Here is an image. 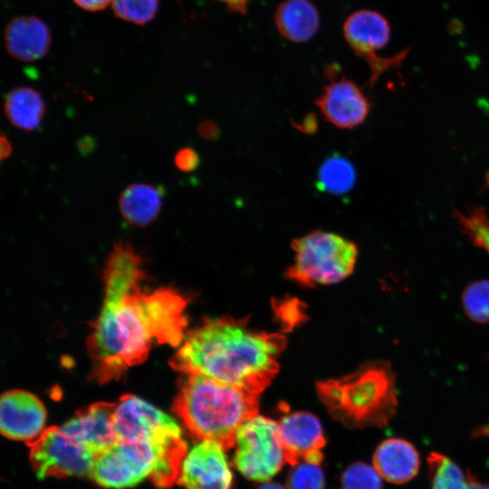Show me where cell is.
<instances>
[{"mask_svg":"<svg viewBox=\"0 0 489 489\" xmlns=\"http://www.w3.org/2000/svg\"><path fill=\"white\" fill-rule=\"evenodd\" d=\"M143 263L129 244L118 243L108 258L101 312L87 339L91 376L100 384L118 380L144 362L154 343L178 346L187 326V299L170 287L143 284Z\"/></svg>","mask_w":489,"mask_h":489,"instance_id":"6da1fadb","label":"cell"},{"mask_svg":"<svg viewBox=\"0 0 489 489\" xmlns=\"http://www.w3.org/2000/svg\"><path fill=\"white\" fill-rule=\"evenodd\" d=\"M285 345L282 334L259 331L245 321L225 316L191 331L169 364L184 374H203L260 395L278 372Z\"/></svg>","mask_w":489,"mask_h":489,"instance_id":"7a4b0ae2","label":"cell"},{"mask_svg":"<svg viewBox=\"0 0 489 489\" xmlns=\"http://www.w3.org/2000/svg\"><path fill=\"white\" fill-rule=\"evenodd\" d=\"M185 375L173 402L174 413L194 437L231 448L238 429L257 415L259 395L203 374Z\"/></svg>","mask_w":489,"mask_h":489,"instance_id":"3957f363","label":"cell"},{"mask_svg":"<svg viewBox=\"0 0 489 489\" xmlns=\"http://www.w3.org/2000/svg\"><path fill=\"white\" fill-rule=\"evenodd\" d=\"M317 392L332 417L350 427H385L397 411L396 377L385 360L369 361L342 378L320 381Z\"/></svg>","mask_w":489,"mask_h":489,"instance_id":"277c9868","label":"cell"},{"mask_svg":"<svg viewBox=\"0 0 489 489\" xmlns=\"http://www.w3.org/2000/svg\"><path fill=\"white\" fill-rule=\"evenodd\" d=\"M187 453L186 441L155 445L120 440L96 458L91 478L110 489L133 487L146 478L158 487H171Z\"/></svg>","mask_w":489,"mask_h":489,"instance_id":"5b68a950","label":"cell"},{"mask_svg":"<svg viewBox=\"0 0 489 489\" xmlns=\"http://www.w3.org/2000/svg\"><path fill=\"white\" fill-rule=\"evenodd\" d=\"M292 246L294 259L287 276L305 286L342 281L352 273L358 258L353 242L330 232L312 231Z\"/></svg>","mask_w":489,"mask_h":489,"instance_id":"8992f818","label":"cell"},{"mask_svg":"<svg viewBox=\"0 0 489 489\" xmlns=\"http://www.w3.org/2000/svg\"><path fill=\"white\" fill-rule=\"evenodd\" d=\"M234 463L246 478L265 482L283 465L285 455L279 426L270 418L254 416L237 431Z\"/></svg>","mask_w":489,"mask_h":489,"instance_id":"52a82bcc","label":"cell"},{"mask_svg":"<svg viewBox=\"0 0 489 489\" xmlns=\"http://www.w3.org/2000/svg\"><path fill=\"white\" fill-rule=\"evenodd\" d=\"M30 447V463L39 479L89 476L98 455L61 427H49Z\"/></svg>","mask_w":489,"mask_h":489,"instance_id":"ba28073f","label":"cell"},{"mask_svg":"<svg viewBox=\"0 0 489 489\" xmlns=\"http://www.w3.org/2000/svg\"><path fill=\"white\" fill-rule=\"evenodd\" d=\"M114 424L120 440L155 445L185 440L180 427L170 416L132 394L120 398Z\"/></svg>","mask_w":489,"mask_h":489,"instance_id":"9c48e42d","label":"cell"},{"mask_svg":"<svg viewBox=\"0 0 489 489\" xmlns=\"http://www.w3.org/2000/svg\"><path fill=\"white\" fill-rule=\"evenodd\" d=\"M343 32L354 53L369 63L370 86L381 73L398 67L407 55L406 50L393 57L383 58L377 55V52L388 43L390 28L387 20L375 11L360 10L353 13L346 20Z\"/></svg>","mask_w":489,"mask_h":489,"instance_id":"30bf717a","label":"cell"},{"mask_svg":"<svg viewBox=\"0 0 489 489\" xmlns=\"http://www.w3.org/2000/svg\"><path fill=\"white\" fill-rule=\"evenodd\" d=\"M46 410L34 394L21 389L5 392L0 400V430L4 436L27 445L44 431Z\"/></svg>","mask_w":489,"mask_h":489,"instance_id":"8fae6325","label":"cell"},{"mask_svg":"<svg viewBox=\"0 0 489 489\" xmlns=\"http://www.w3.org/2000/svg\"><path fill=\"white\" fill-rule=\"evenodd\" d=\"M177 483L185 489H230L232 473L224 448L203 440L186 455Z\"/></svg>","mask_w":489,"mask_h":489,"instance_id":"7c38bea8","label":"cell"},{"mask_svg":"<svg viewBox=\"0 0 489 489\" xmlns=\"http://www.w3.org/2000/svg\"><path fill=\"white\" fill-rule=\"evenodd\" d=\"M322 116L340 129L361 125L369 114L371 104L360 88L345 77L331 78L315 101Z\"/></svg>","mask_w":489,"mask_h":489,"instance_id":"4fadbf2b","label":"cell"},{"mask_svg":"<svg viewBox=\"0 0 489 489\" xmlns=\"http://www.w3.org/2000/svg\"><path fill=\"white\" fill-rule=\"evenodd\" d=\"M279 434L285 460L292 465L301 461L319 465L325 445L322 427L318 418L308 412H293L280 422Z\"/></svg>","mask_w":489,"mask_h":489,"instance_id":"5bb4252c","label":"cell"},{"mask_svg":"<svg viewBox=\"0 0 489 489\" xmlns=\"http://www.w3.org/2000/svg\"><path fill=\"white\" fill-rule=\"evenodd\" d=\"M116 406L117 403H93L78 411L61 427L99 456L120 441L114 424Z\"/></svg>","mask_w":489,"mask_h":489,"instance_id":"9a60e30c","label":"cell"},{"mask_svg":"<svg viewBox=\"0 0 489 489\" xmlns=\"http://www.w3.org/2000/svg\"><path fill=\"white\" fill-rule=\"evenodd\" d=\"M51 33L46 24L35 16H20L11 20L5 31L8 53L22 62H34L48 53Z\"/></svg>","mask_w":489,"mask_h":489,"instance_id":"2e32d148","label":"cell"},{"mask_svg":"<svg viewBox=\"0 0 489 489\" xmlns=\"http://www.w3.org/2000/svg\"><path fill=\"white\" fill-rule=\"evenodd\" d=\"M420 459L416 447L402 438H388L377 447L373 465L379 475L393 484H405L419 469Z\"/></svg>","mask_w":489,"mask_h":489,"instance_id":"e0dca14e","label":"cell"},{"mask_svg":"<svg viewBox=\"0 0 489 489\" xmlns=\"http://www.w3.org/2000/svg\"><path fill=\"white\" fill-rule=\"evenodd\" d=\"M163 191L159 187L135 183L126 187L119 197L123 218L133 225L146 226L158 216L162 208Z\"/></svg>","mask_w":489,"mask_h":489,"instance_id":"ac0fdd59","label":"cell"},{"mask_svg":"<svg viewBox=\"0 0 489 489\" xmlns=\"http://www.w3.org/2000/svg\"><path fill=\"white\" fill-rule=\"evenodd\" d=\"M275 24L286 39L301 43L311 39L320 24L315 6L308 0H286L277 8Z\"/></svg>","mask_w":489,"mask_h":489,"instance_id":"d6986e66","label":"cell"},{"mask_svg":"<svg viewBox=\"0 0 489 489\" xmlns=\"http://www.w3.org/2000/svg\"><path fill=\"white\" fill-rule=\"evenodd\" d=\"M4 111L14 127L24 131H33L42 123L45 114V102L35 89L20 86L6 94Z\"/></svg>","mask_w":489,"mask_h":489,"instance_id":"ffe728a7","label":"cell"},{"mask_svg":"<svg viewBox=\"0 0 489 489\" xmlns=\"http://www.w3.org/2000/svg\"><path fill=\"white\" fill-rule=\"evenodd\" d=\"M356 182V170L350 160L340 154L328 157L318 169L316 187L325 193L343 195Z\"/></svg>","mask_w":489,"mask_h":489,"instance_id":"44dd1931","label":"cell"},{"mask_svg":"<svg viewBox=\"0 0 489 489\" xmlns=\"http://www.w3.org/2000/svg\"><path fill=\"white\" fill-rule=\"evenodd\" d=\"M427 464L432 489H467V477L446 455L431 452L427 456Z\"/></svg>","mask_w":489,"mask_h":489,"instance_id":"7402d4cb","label":"cell"},{"mask_svg":"<svg viewBox=\"0 0 489 489\" xmlns=\"http://www.w3.org/2000/svg\"><path fill=\"white\" fill-rule=\"evenodd\" d=\"M453 216L463 234L489 256V215L483 206H473L462 212L455 209Z\"/></svg>","mask_w":489,"mask_h":489,"instance_id":"603a6c76","label":"cell"},{"mask_svg":"<svg viewBox=\"0 0 489 489\" xmlns=\"http://www.w3.org/2000/svg\"><path fill=\"white\" fill-rule=\"evenodd\" d=\"M461 303L469 320L480 324L489 323V280L469 283L462 292Z\"/></svg>","mask_w":489,"mask_h":489,"instance_id":"cb8c5ba5","label":"cell"},{"mask_svg":"<svg viewBox=\"0 0 489 489\" xmlns=\"http://www.w3.org/2000/svg\"><path fill=\"white\" fill-rule=\"evenodd\" d=\"M112 10L122 20L145 24L155 16L158 0H113Z\"/></svg>","mask_w":489,"mask_h":489,"instance_id":"d4e9b609","label":"cell"},{"mask_svg":"<svg viewBox=\"0 0 489 489\" xmlns=\"http://www.w3.org/2000/svg\"><path fill=\"white\" fill-rule=\"evenodd\" d=\"M381 476L375 468L364 463H355L343 473V489H381Z\"/></svg>","mask_w":489,"mask_h":489,"instance_id":"484cf974","label":"cell"},{"mask_svg":"<svg viewBox=\"0 0 489 489\" xmlns=\"http://www.w3.org/2000/svg\"><path fill=\"white\" fill-rule=\"evenodd\" d=\"M324 476L318 465L303 463L289 477L290 489H323Z\"/></svg>","mask_w":489,"mask_h":489,"instance_id":"4316f807","label":"cell"},{"mask_svg":"<svg viewBox=\"0 0 489 489\" xmlns=\"http://www.w3.org/2000/svg\"><path fill=\"white\" fill-rule=\"evenodd\" d=\"M200 162L197 152L192 148H182L174 157L175 166L182 172H191L197 169Z\"/></svg>","mask_w":489,"mask_h":489,"instance_id":"83f0119b","label":"cell"},{"mask_svg":"<svg viewBox=\"0 0 489 489\" xmlns=\"http://www.w3.org/2000/svg\"><path fill=\"white\" fill-rule=\"evenodd\" d=\"M113 0H73L81 8L87 11H99L104 9Z\"/></svg>","mask_w":489,"mask_h":489,"instance_id":"f1b7e54d","label":"cell"},{"mask_svg":"<svg viewBox=\"0 0 489 489\" xmlns=\"http://www.w3.org/2000/svg\"><path fill=\"white\" fill-rule=\"evenodd\" d=\"M225 4L232 11L244 14L250 0H218Z\"/></svg>","mask_w":489,"mask_h":489,"instance_id":"f546056e","label":"cell"},{"mask_svg":"<svg viewBox=\"0 0 489 489\" xmlns=\"http://www.w3.org/2000/svg\"><path fill=\"white\" fill-rule=\"evenodd\" d=\"M198 132L203 138L212 139L216 135L217 130L216 127L213 123L205 121L199 125Z\"/></svg>","mask_w":489,"mask_h":489,"instance_id":"4dcf8cb0","label":"cell"},{"mask_svg":"<svg viewBox=\"0 0 489 489\" xmlns=\"http://www.w3.org/2000/svg\"><path fill=\"white\" fill-rule=\"evenodd\" d=\"M297 127L303 132L312 133L317 127L316 118L312 114L308 115Z\"/></svg>","mask_w":489,"mask_h":489,"instance_id":"1f68e13d","label":"cell"},{"mask_svg":"<svg viewBox=\"0 0 489 489\" xmlns=\"http://www.w3.org/2000/svg\"><path fill=\"white\" fill-rule=\"evenodd\" d=\"M0 147H1V158L2 159L8 158L12 154L13 149H12L11 143L9 142L8 139L5 135H2L1 137Z\"/></svg>","mask_w":489,"mask_h":489,"instance_id":"d6a6232c","label":"cell"},{"mask_svg":"<svg viewBox=\"0 0 489 489\" xmlns=\"http://www.w3.org/2000/svg\"><path fill=\"white\" fill-rule=\"evenodd\" d=\"M466 477L468 483L467 489H489V484H482L471 475V474H468Z\"/></svg>","mask_w":489,"mask_h":489,"instance_id":"836d02e7","label":"cell"},{"mask_svg":"<svg viewBox=\"0 0 489 489\" xmlns=\"http://www.w3.org/2000/svg\"><path fill=\"white\" fill-rule=\"evenodd\" d=\"M258 489H284V488L277 484H266Z\"/></svg>","mask_w":489,"mask_h":489,"instance_id":"e575fe53","label":"cell"},{"mask_svg":"<svg viewBox=\"0 0 489 489\" xmlns=\"http://www.w3.org/2000/svg\"><path fill=\"white\" fill-rule=\"evenodd\" d=\"M85 141H86V140H82L81 143H82V144H83V143H86ZM91 141H88V142H87V147H88L89 149H91V147L89 146V144H91ZM85 148H86V147L82 148L81 150H85V149H86Z\"/></svg>","mask_w":489,"mask_h":489,"instance_id":"d590c367","label":"cell"}]
</instances>
